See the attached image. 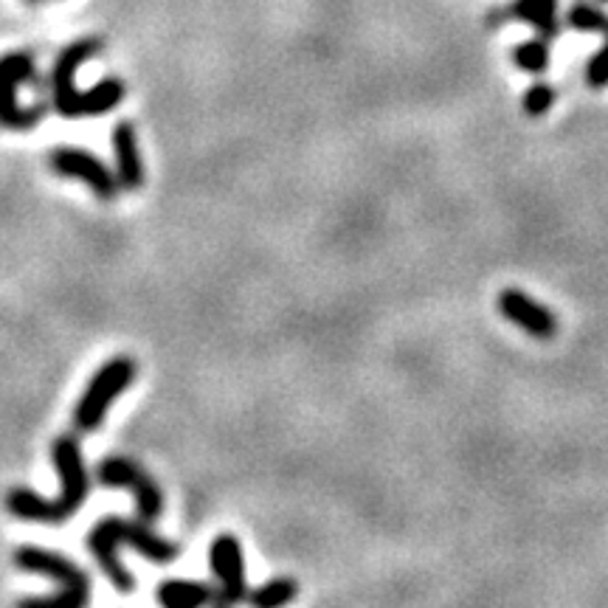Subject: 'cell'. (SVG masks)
I'll return each instance as SVG.
<instances>
[{
  "label": "cell",
  "mask_w": 608,
  "mask_h": 608,
  "mask_svg": "<svg viewBox=\"0 0 608 608\" xmlns=\"http://www.w3.org/2000/svg\"><path fill=\"white\" fill-rule=\"evenodd\" d=\"M48 167L54 169L60 178H74V181L85 183L90 192H94L99 200L113 203L122 192L119 181H115L113 169L108 163L96 158L94 153L80 147H57L51 156H48Z\"/></svg>",
  "instance_id": "8992f818"
},
{
  "label": "cell",
  "mask_w": 608,
  "mask_h": 608,
  "mask_svg": "<svg viewBox=\"0 0 608 608\" xmlns=\"http://www.w3.org/2000/svg\"><path fill=\"white\" fill-rule=\"evenodd\" d=\"M156 600L163 608H197V606H217V586L200 581H169L158 583Z\"/></svg>",
  "instance_id": "5bb4252c"
},
{
  "label": "cell",
  "mask_w": 608,
  "mask_h": 608,
  "mask_svg": "<svg viewBox=\"0 0 608 608\" xmlns=\"http://www.w3.org/2000/svg\"><path fill=\"white\" fill-rule=\"evenodd\" d=\"M555 99H558L555 85H549L547 80H540L538 76V80L524 90V96H521V108H524V113H527L530 119H540V115H547L549 110H552Z\"/></svg>",
  "instance_id": "d6986e66"
},
{
  "label": "cell",
  "mask_w": 608,
  "mask_h": 608,
  "mask_svg": "<svg viewBox=\"0 0 608 608\" xmlns=\"http://www.w3.org/2000/svg\"><path fill=\"white\" fill-rule=\"evenodd\" d=\"M3 507L17 521H28V524H48V527H57V524H65V515H62L57 499H46L32 487H12L3 499Z\"/></svg>",
  "instance_id": "7c38bea8"
},
{
  "label": "cell",
  "mask_w": 608,
  "mask_h": 608,
  "mask_svg": "<svg viewBox=\"0 0 608 608\" xmlns=\"http://www.w3.org/2000/svg\"><path fill=\"white\" fill-rule=\"evenodd\" d=\"M90 600L88 592H74V588H60L54 595H40V597H26L17 606L21 608H82Z\"/></svg>",
  "instance_id": "ffe728a7"
},
{
  "label": "cell",
  "mask_w": 608,
  "mask_h": 608,
  "mask_svg": "<svg viewBox=\"0 0 608 608\" xmlns=\"http://www.w3.org/2000/svg\"><path fill=\"white\" fill-rule=\"evenodd\" d=\"M549 62H552V51H549L547 37H533V40H524L513 48V65L519 71L530 76H544L547 74Z\"/></svg>",
  "instance_id": "e0dca14e"
},
{
  "label": "cell",
  "mask_w": 608,
  "mask_h": 608,
  "mask_svg": "<svg viewBox=\"0 0 608 608\" xmlns=\"http://www.w3.org/2000/svg\"><path fill=\"white\" fill-rule=\"evenodd\" d=\"M12 561L21 572L40 574V577L54 581L60 588H74V592H88L90 595L88 572L76 567L65 555L51 552V549L42 547H17L12 555Z\"/></svg>",
  "instance_id": "9c48e42d"
},
{
  "label": "cell",
  "mask_w": 608,
  "mask_h": 608,
  "mask_svg": "<svg viewBox=\"0 0 608 608\" xmlns=\"http://www.w3.org/2000/svg\"><path fill=\"white\" fill-rule=\"evenodd\" d=\"M96 479L105 487H127L133 494L135 510L138 519L158 521L163 515V490L138 462L127 460V457H105L96 465Z\"/></svg>",
  "instance_id": "277c9868"
},
{
  "label": "cell",
  "mask_w": 608,
  "mask_h": 608,
  "mask_svg": "<svg viewBox=\"0 0 608 608\" xmlns=\"http://www.w3.org/2000/svg\"><path fill=\"white\" fill-rule=\"evenodd\" d=\"M496 307L513 327L524 330L527 336L538 338V341H549L558 336V316L549 311L547 304H540L530 293L519 291V288H504L496 299Z\"/></svg>",
  "instance_id": "30bf717a"
},
{
  "label": "cell",
  "mask_w": 608,
  "mask_h": 608,
  "mask_svg": "<svg viewBox=\"0 0 608 608\" xmlns=\"http://www.w3.org/2000/svg\"><path fill=\"white\" fill-rule=\"evenodd\" d=\"M507 21H521L533 26L540 37L552 40L561 32V17H558V0H513L507 12H501Z\"/></svg>",
  "instance_id": "4fadbf2b"
},
{
  "label": "cell",
  "mask_w": 608,
  "mask_h": 608,
  "mask_svg": "<svg viewBox=\"0 0 608 608\" xmlns=\"http://www.w3.org/2000/svg\"><path fill=\"white\" fill-rule=\"evenodd\" d=\"M105 42L99 37H82V40L71 42L60 51V57L54 60L51 68V80H48V88H51V101H54V110L62 119H76V101H80V90L74 85V76L80 71L82 62L94 60L101 51Z\"/></svg>",
  "instance_id": "52a82bcc"
},
{
  "label": "cell",
  "mask_w": 608,
  "mask_h": 608,
  "mask_svg": "<svg viewBox=\"0 0 608 608\" xmlns=\"http://www.w3.org/2000/svg\"><path fill=\"white\" fill-rule=\"evenodd\" d=\"M138 375V364L130 355H115V358L105 361L96 369L94 378L88 380L85 392H82L80 403L74 409V428L80 434H94L101 426V419L108 417V409L113 400L122 398L130 389V384Z\"/></svg>",
  "instance_id": "7a4b0ae2"
},
{
  "label": "cell",
  "mask_w": 608,
  "mask_h": 608,
  "mask_svg": "<svg viewBox=\"0 0 608 608\" xmlns=\"http://www.w3.org/2000/svg\"><path fill=\"white\" fill-rule=\"evenodd\" d=\"M211 574L217 581V606H236L248 597L245 581V555L240 538L231 533H220L209 547Z\"/></svg>",
  "instance_id": "ba28073f"
},
{
  "label": "cell",
  "mask_w": 608,
  "mask_h": 608,
  "mask_svg": "<svg viewBox=\"0 0 608 608\" xmlns=\"http://www.w3.org/2000/svg\"><path fill=\"white\" fill-rule=\"evenodd\" d=\"M586 82H588V88H595V90L608 88V37H606V42L597 48L595 54H592V60H588Z\"/></svg>",
  "instance_id": "44dd1931"
},
{
  "label": "cell",
  "mask_w": 608,
  "mask_h": 608,
  "mask_svg": "<svg viewBox=\"0 0 608 608\" xmlns=\"http://www.w3.org/2000/svg\"><path fill=\"white\" fill-rule=\"evenodd\" d=\"M124 82L119 76H108V80L96 82L90 90H80V101H76V119H88V115H105L115 110L124 101Z\"/></svg>",
  "instance_id": "9a60e30c"
},
{
  "label": "cell",
  "mask_w": 608,
  "mask_h": 608,
  "mask_svg": "<svg viewBox=\"0 0 608 608\" xmlns=\"http://www.w3.org/2000/svg\"><path fill=\"white\" fill-rule=\"evenodd\" d=\"M85 544L99 563L101 574L108 577L110 586L119 595H130L135 588V574L122 563L119 547L135 549L142 558H147L149 563H158V567H167L181 555L175 540L158 535L149 527V521L124 519V515H105V519L96 521Z\"/></svg>",
  "instance_id": "6da1fadb"
},
{
  "label": "cell",
  "mask_w": 608,
  "mask_h": 608,
  "mask_svg": "<svg viewBox=\"0 0 608 608\" xmlns=\"http://www.w3.org/2000/svg\"><path fill=\"white\" fill-rule=\"evenodd\" d=\"M51 460H54L57 473H60V496H57V504H60L62 515L74 519V513L85 504L90 494V473L82 460V448L80 439L74 434H62L51 442Z\"/></svg>",
  "instance_id": "5b68a950"
},
{
  "label": "cell",
  "mask_w": 608,
  "mask_h": 608,
  "mask_svg": "<svg viewBox=\"0 0 608 608\" xmlns=\"http://www.w3.org/2000/svg\"><path fill=\"white\" fill-rule=\"evenodd\" d=\"M26 3H42V0H26Z\"/></svg>",
  "instance_id": "603a6c76"
},
{
  "label": "cell",
  "mask_w": 608,
  "mask_h": 608,
  "mask_svg": "<svg viewBox=\"0 0 608 608\" xmlns=\"http://www.w3.org/2000/svg\"><path fill=\"white\" fill-rule=\"evenodd\" d=\"M113 158H115V181L127 192H138L144 186V161L138 147V133L130 122H119L113 127Z\"/></svg>",
  "instance_id": "8fae6325"
},
{
  "label": "cell",
  "mask_w": 608,
  "mask_h": 608,
  "mask_svg": "<svg viewBox=\"0 0 608 608\" xmlns=\"http://www.w3.org/2000/svg\"><path fill=\"white\" fill-rule=\"evenodd\" d=\"M597 3H603V7H608V0H597Z\"/></svg>",
  "instance_id": "7402d4cb"
},
{
  "label": "cell",
  "mask_w": 608,
  "mask_h": 608,
  "mask_svg": "<svg viewBox=\"0 0 608 608\" xmlns=\"http://www.w3.org/2000/svg\"><path fill=\"white\" fill-rule=\"evenodd\" d=\"M567 26L574 32H586V34H606L608 37V12H603L595 3H574L567 12Z\"/></svg>",
  "instance_id": "ac0fdd59"
},
{
  "label": "cell",
  "mask_w": 608,
  "mask_h": 608,
  "mask_svg": "<svg viewBox=\"0 0 608 608\" xmlns=\"http://www.w3.org/2000/svg\"><path fill=\"white\" fill-rule=\"evenodd\" d=\"M34 80V57L9 51L0 57V127L32 130L42 122L46 105H23L21 88Z\"/></svg>",
  "instance_id": "3957f363"
},
{
  "label": "cell",
  "mask_w": 608,
  "mask_h": 608,
  "mask_svg": "<svg viewBox=\"0 0 608 608\" xmlns=\"http://www.w3.org/2000/svg\"><path fill=\"white\" fill-rule=\"evenodd\" d=\"M296 597H299V581H293V577H270V581H265L263 586L251 588L245 600L257 608H279L293 603Z\"/></svg>",
  "instance_id": "2e32d148"
}]
</instances>
